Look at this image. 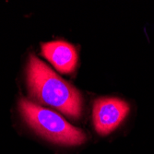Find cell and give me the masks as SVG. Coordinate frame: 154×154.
<instances>
[{
  "mask_svg": "<svg viewBox=\"0 0 154 154\" xmlns=\"http://www.w3.org/2000/svg\"><path fill=\"white\" fill-rule=\"evenodd\" d=\"M27 83L34 100L55 108L70 118L80 116L82 99L79 91L33 54L28 63Z\"/></svg>",
  "mask_w": 154,
  "mask_h": 154,
  "instance_id": "cell-1",
  "label": "cell"
},
{
  "mask_svg": "<svg viewBox=\"0 0 154 154\" xmlns=\"http://www.w3.org/2000/svg\"><path fill=\"white\" fill-rule=\"evenodd\" d=\"M19 107L27 124L38 134L54 143L76 146L86 140L85 133L73 127L55 112L37 105L26 98L20 100Z\"/></svg>",
  "mask_w": 154,
  "mask_h": 154,
  "instance_id": "cell-2",
  "label": "cell"
},
{
  "mask_svg": "<svg viewBox=\"0 0 154 154\" xmlns=\"http://www.w3.org/2000/svg\"><path fill=\"white\" fill-rule=\"evenodd\" d=\"M129 112V105L118 98H100L93 106V123L96 131L107 135L115 130Z\"/></svg>",
  "mask_w": 154,
  "mask_h": 154,
  "instance_id": "cell-3",
  "label": "cell"
},
{
  "mask_svg": "<svg viewBox=\"0 0 154 154\" xmlns=\"http://www.w3.org/2000/svg\"><path fill=\"white\" fill-rule=\"evenodd\" d=\"M44 57L62 73L74 70L78 61V54L73 45L63 41H54L42 45Z\"/></svg>",
  "mask_w": 154,
  "mask_h": 154,
  "instance_id": "cell-4",
  "label": "cell"
}]
</instances>
